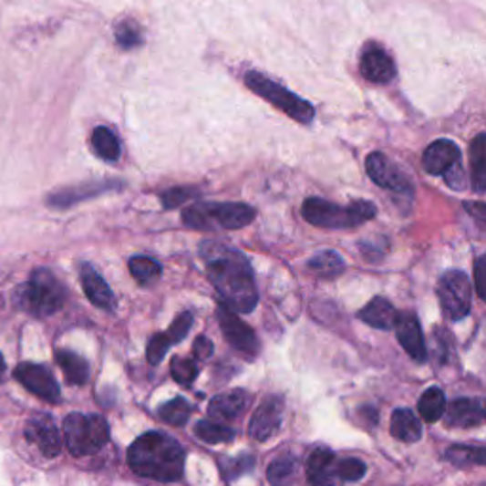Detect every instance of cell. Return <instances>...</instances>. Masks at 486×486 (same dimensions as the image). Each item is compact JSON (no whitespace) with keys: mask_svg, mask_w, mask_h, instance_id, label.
<instances>
[{"mask_svg":"<svg viewBox=\"0 0 486 486\" xmlns=\"http://www.w3.org/2000/svg\"><path fill=\"white\" fill-rule=\"evenodd\" d=\"M200 254L222 305L240 314L253 312L259 303V291L245 254L219 242H203Z\"/></svg>","mask_w":486,"mask_h":486,"instance_id":"6da1fadb","label":"cell"},{"mask_svg":"<svg viewBox=\"0 0 486 486\" xmlns=\"http://www.w3.org/2000/svg\"><path fill=\"white\" fill-rule=\"evenodd\" d=\"M128 464L139 477L173 482L184 473V450L170 435L149 431L128 449Z\"/></svg>","mask_w":486,"mask_h":486,"instance_id":"7a4b0ae2","label":"cell"},{"mask_svg":"<svg viewBox=\"0 0 486 486\" xmlns=\"http://www.w3.org/2000/svg\"><path fill=\"white\" fill-rule=\"evenodd\" d=\"M254 210L247 203H215L198 202L182 212L181 221L192 230H238L254 221Z\"/></svg>","mask_w":486,"mask_h":486,"instance_id":"3957f363","label":"cell"},{"mask_svg":"<svg viewBox=\"0 0 486 486\" xmlns=\"http://www.w3.org/2000/svg\"><path fill=\"white\" fill-rule=\"evenodd\" d=\"M303 217L319 228H354L377 217V205L370 202H354L336 205L323 198H308L303 203Z\"/></svg>","mask_w":486,"mask_h":486,"instance_id":"277c9868","label":"cell"},{"mask_svg":"<svg viewBox=\"0 0 486 486\" xmlns=\"http://www.w3.org/2000/svg\"><path fill=\"white\" fill-rule=\"evenodd\" d=\"M65 443L73 456H89L101 450L110 437L107 420L99 414H68L63 422Z\"/></svg>","mask_w":486,"mask_h":486,"instance_id":"5b68a950","label":"cell"},{"mask_svg":"<svg viewBox=\"0 0 486 486\" xmlns=\"http://www.w3.org/2000/svg\"><path fill=\"white\" fill-rule=\"evenodd\" d=\"M65 287L50 270H35L31 280L19 289V303L36 317H48L65 305Z\"/></svg>","mask_w":486,"mask_h":486,"instance_id":"8992f818","label":"cell"},{"mask_svg":"<svg viewBox=\"0 0 486 486\" xmlns=\"http://www.w3.org/2000/svg\"><path fill=\"white\" fill-rule=\"evenodd\" d=\"M245 84L254 91V94L261 96L268 103L275 105L277 109H282L287 117H291L293 120H296L300 124H310L314 120V117H315L314 107L308 101L295 96L293 91H289L282 84H277V82L266 78L264 75L253 73V71L245 75Z\"/></svg>","mask_w":486,"mask_h":486,"instance_id":"52a82bcc","label":"cell"},{"mask_svg":"<svg viewBox=\"0 0 486 486\" xmlns=\"http://www.w3.org/2000/svg\"><path fill=\"white\" fill-rule=\"evenodd\" d=\"M437 296L449 319L460 321L471 312L473 293L471 280L461 270H450L441 275L437 284Z\"/></svg>","mask_w":486,"mask_h":486,"instance_id":"ba28073f","label":"cell"},{"mask_svg":"<svg viewBox=\"0 0 486 486\" xmlns=\"http://www.w3.org/2000/svg\"><path fill=\"white\" fill-rule=\"evenodd\" d=\"M16 378L26 386L36 398L48 401V403H59L61 389L56 382L54 375L44 365L36 363H21L14 370Z\"/></svg>","mask_w":486,"mask_h":486,"instance_id":"9c48e42d","label":"cell"},{"mask_svg":"<svg viewBox=\"0 0 486 486\" xmlns=\"http://www.w3.org/2000/svg\"><path fill=\"white\" fill-rule=\"evenodd\" d=\"M217 317H219V326L222 329L224 338L234 346L236 350L247 354V356H254L259 352V340L254 336L253 329L243 323L234 310H230L224 305H219L217 308Z\"/></svg>","mask_w":486,"mask_h":486,"instance_id":"30bf717a","label":"cell"},{"mask_svg":"<svg viewBox=\"0 0 486 486\" xmlns=\"http://www.w3.org/2000/svg\"><path fill=\"white\" fill-rule=\"evenodd\" d=\"M282 416H284V401L280 398H268L261 403V407L254 410L251 424H249V435L251 439L259 443L268 441L272 435L277 433L282 426Z\"/></svg>","mask_w":486,"mask_h":486,"instance_id":"8fae6325","label":"cell"},{"mask_svg":"<svg viewBox=\"0 0 486 486\" xmlns=\"http://www.w3.org/2000/svg\"><path fill=\"white\" fill-rule=\"evenodd\" d=\"M367 173L373 179L380 189L391 191V192H405L408 191V179L401 173L399 168H396L382 152H370L365 160Z\"/></svg>","mask_w":486,"mask_h":486,"instance_id":"7c38bea8","label":"cell"},{"mask_svg":"<svg viewBox=\"0 0 486 486\" xmlns=\"http://www.w3.org/2000/svg\"><path fill=\"white\" fill-rule=\"evenodd\" d=\"M361 75L373 84H388L396 77V63L378 44H367L359 61Z\"/></svg>","mask_w":486,"mask_h":486,"instance_id":"4fadbf2b","label":"cell"},{"mask_svg":"<svg viewBox=\"0 0 486 486\" xmlns=\"http://www.w3.org/2000/svg\"><path fill=\"white\" fill-rule=\"evenodd\" d=\"M398 335L399 344L405 348V352L419 363H424L428 359V350H426V342L422 335L420 321L414 314L410 312H401L398 314L396 326H393Z\"/></svg>","mask_w":486,"mask_h":486,"instance_id":"5bb4252c","label":"cell"},{"mask_svg":"<svg viewBox=\"0 0 486 486\" xmlns=\"http://www.w3.org/2000/svg\"><path fill=\"white\" fill-rule=\"evenodd\" d=\"M26 435L46 458H56L61 452V433L50 416L46 414L35 416V419L27 424Z\"/></svg>","mask_w":486,"mask_h":486,"instance_id":"9a60e30c","label":"cell"},{"mask_svg":"<svg viewBox=\"0 0 486 486\" xmlns=\"http://www.w3.org/2000/svg\"><path fill=\"white\" fill-rule=\"evenodd\" d=\"M456 161H460V149L449 139L431 143L422 156V166L429 175H443Z\"/></svg>","mask_w":486,"mask_h":486,"instance_id":"2e32d148","label":"cell"},{"mask_svg":"<svg viewBox=\"0 0 486 486\" xmlns=\"http://www.w3.org/2000/svg\"><path fill=\"white\" fill-rule=\"evenodd\" d=\"M80 282L84 287L86 296L91 300V305H96L101 310H112L114 308V295L109 287V284L103 280L101 274L91 266V264H82L80 268Z\"/></svg>","mask_w":486,"mask_h":486,"instance_id":"e0dca14e","label":"cell"},{"mask_svg":"<svg viewBox=\"0 0 486 486\" xmlns=\"http://www.w3.org/2000/svg\"><path fill=\"white\" fill-rule=\"evenodd\" d=\"M443 416L450 428H477L484 422V407L479 399H456Z\"/></svg>","mask_w":486,"mask_h":486,"instance_id":"ac0fdd59","label":"cell"},{"mask_svg":"<svg viewBox=\"0 0 486 486\" xmlns=\"http://www.w3.org/2000/svg\"><path fill=\"white\" fill-rule=\"evenodd\" d=\"M398 310L393 308V305L389 300L382 298V296H375L370 303L359 312V319L367 326L375 327V329H382V331H389L396 326V319H398Z\"/></svg>","mask_w":486,"mask_h":486,"instance_id":"d6986e66","label":"cell"},{"mask_svg":"<svg viewBox=\"0 0 486 486\" xmlns=\"http://www.w3.org/2000/svg\"><path fill=\"white\" fill-rule=\"evenodd\" d=\"M306 475L312 484H331L336 477V458L329 449H315L308 458Z\"/></svg>","mask_w":486,"mask_h":486,"instance_id":"ffe728a7","label":"cell"},{"mask_svg":"<svg viewBox=\"0 0 486 486\" xmlns=\"http://www.w3.org/2000/svg\"><path fill=\"white\" fill-rule=\"evenodd\" d=\"M247 407V393L243 389H233L217 396L210 403V416L213 420H236Z\"/></svg>","mask_w":486,"mask_h":486,"instance_id":"44dd1931","label":"cell"},{"mask_svg":"<svg viewBox=\"0 0 486 486\" xmlns=\"http://www.w3.org/2000/svg\"><path fill=\"white\" fill-rule=\"evenodd\" d=\"M389 431L403 443H416L422 437V426L408 408L393 410Z\"/></svg>","mask_w":486,"mask_h":486,"instance_id":"7402d4cb","label":"cell"},{"mask_svg":"<svg viewBox=\"0 0 486 486\" xmlns=\"http://www.w3.org/2000/svg\"><path fill=\"white\" fill-rule=\"evenodd\" d=\"M57 365L61 367L63 375L67 378L68 384H75V386H84L89 378V365L84 357H80L78 354L71 352V350H59L56 354Z\"/></svg>","mask_w":486,"mask_h":486,"instance_id":"603a6c76","label":"cell"},{"mask_svg":"<svg viewBox=\"0 0 486 486\" xmlns=\"http://www.w3.org/2000/svg\"><path fill=\"white\" fill-rule=\"evenodd\" d=\"M445 408H447V399H445V393L441 388L433 386L422 393V398L419 401V412L428 424L441 420L443 414H445Z\"/></svg>","mask_w":486,"mask_h":486,"instance_id":"cb8c5ba5","label":"cell"},{"mask_svg":"<svg viewBox=\"0 0 486 486\" xmlns=\"http://www.w3.org/2000/svg\"><path fill=\"white\" fill-rule=\"evenodd\" d=\"M91 147H94L99 158L107 161H117L122 154L119 137L114 135L109 128H103V126L96 128L94 133H91Z\"/></svg>","mask_w":486,"mask_h":486,"instance_id":"d4e9b609","label":"cell"},{"mask_svg":"<svg viewBox=\"0 0 486 486\" xmlns=\"http://www.w3.org/2000/svg\"><path fill=\"white\" fill-rule=\"evenodd\" d=\"M471 182L477 192H484L486 182V135L479 133L471 143Z\"/></svg>","mask_w":486,"mask_h":486,"instance_id":"484cf974","label":"cell"},{"mask_svg":"<svg viewBox=\"0 0 486 486\" xmlns=\"http://www.w3.org/2000/svg\"><path fill=\"white\" fill-rule=\"evenodd\" d=\"M308 268L326 280H333V277L340 275L344 270V261L338 253L335 251H321L308 261Z\"/></svg>","mask_w":486,"mask_h":486,"instance_id":"4316f807","label":"cell"},{"mask_svg":"<svg viewBox=\"0 0 486 486\" xmlns=\"http://www.w3.org/2000/svg\"><path fill=\"white\" fill-rule=\"evenodd\" d=\"M445 458L450 464L458 468H468V466H484L486 460V450L482 447H450L445 454Z\"/></svg>","mask_w":486,"mask_h":486,"instance_id":"83f0119b","label":"cell"},{"mask_svg":"<svg viewBox=\"0 0 486 486\" xmlns=\"http://www.w3.org/2000/svg\"><path fill=\"white\" fill-rule=\"evenodd\" d=\"M194 433H196V437L202 439V441L212 443V445L228 443V441H233V439L236 437V431L233 428L217 424V422H210V420L198 422L196 428H194Z\"/></svg>","mask_w":486,"mask_h":486,"instance_id":"f1b7e54d","label":"cell"},{"mask_svg":"<svg viewBox=\"0 0 486 486\" xmlns=\"http://www.w3.org/2000/svg\"><path fill=\"white\" fill-rule=\"evenodd\" d=\"M129 272L135 277L137 284L150 285L160 277L161 266L154 259L143 257V254H141V257H131L129 259Z\"/></svg>","mask_w":486,"mask_h":486,"instance_id":"f546056e","label":"cell"},{"mask_svg":"<svg viewBox=\"0 0 486 486\" xmlns=\"http://www.w3.org/2000/svg\"><path fill=\"white\" fill-rule=\"evenodd\" d=\"M191 412H192V407L189 405L187 399L175 398L168 401L166 405H161L160 419L171 426H184L191 419Z\"/></svg>","mask_w":486,"mask_h":486,"instance_id":"4dcf8cb0","label":"cell"},{"mask_svg":"<svg viewBox=\"0 0 486 486\" xmlns=\"http://www.w3.org/2000/svg\"><path fill=\"white\" fill-rule=\"evenodd\" d=\"M296 471V460L293 456H282L268 466V481L274 484L287 482Z\"/></svg>","mask_w":486,"mask_h":486,"instance_id":"1f68e13d","label":"cell"},{"mask_svg":"<svg viewBox=\"0 0 486 486\" xmlns=\"http://www.w3.org/2000/svg\"><path fill=\"white\" fill-rule=\"evenodd\" d=\"M171 377L177 384L181 386H191L194 382V378L198 377V365L194 359H181L175 357L171 361Z\"/></svg>","mask_w":486,"mask_h":486,"instance_id":"d6a6232c","label":"cell"},{"mask_svg":"<svg viewBox=\"0 0 486 486\" xmlns=\"http://www.w3.org/2000/svg\"><path fill=\"white\" fill-rule=\"evenodd\" d=\"M367 473V466L357 458H346L336 464V477L346 482L361 481Z\"/></svg>","mask_w":486,"mask_h":486,"instance_id":"836d02e7","label":"cell"},{"mask_svg":"<svg viewBox=\"0 0 486 486\" xmlns=\"http://www.w3.org/2000/svg\"><path fill=\"white\" fill-rule=\"evenodd\" d=\"M170 346H173V344L170 342V338L166 336V333L154 335L149 340V344H147V359H149V363L156 367V365H160L161 361H164Z\"/></svg>","mask_w":486,"mask_h":486,"instance_id":"e575fe53","label":"cell"},{"mask_svg":"<svg viewBox=\"0 0 486 486\" xmlns=\"http://www.w3.org/2000/svg\"><path fill=\"white\" fill-rule=\"evenodd\" d=\"M192 321H194V317H192L191 312L179 314L175 317V321L171 323V327L166 331V336L170 338V342L171 344H179V342H182L184 338H187V335H189V331L192 327Z\"/></svg>","mask_w":486,"mask_h":486,"instance_id":"d590c367","label":"cell"},{"mask_svg":"<svg viewBox=\"0 0 486 486\" xmlns=\"http://www.w3.org/2000/svg\"><path fill=\"white\" fill-rule=\"evenodd\" d=\"M196 194H198L196 189H187V187L171 189V191L161 194V205H164L166 210H175V207H179L182 202L194 198Z\"/></svg>","mask_w":486,"mask_h":486,"instance_id":"8d00e7d4","label":"cell"},{"mask_svg":"<svg viewBox=\"0 0 486 486\" xmlns=\"http://www.w3.org/2000/svg\"><path fill=\"white\" fill-rule=\"evenodd\" d=\"M251 468H253V458L242 454V456H238L234 460H228L226 466L222 468V471H224L226 479H236V477H240L242 473H245Z\"/></svg>","mask_w":486,"mask_h":486,"instance_id":"74e56055","label":"cell"},{"mask_svg":"<svg viewBox=\"0 0 486 486\" xmlns=\"http://www.w3.org/2000/svg\"><path fill=\"white\" fill-rule=\"evenodd\" d=\"M445 181L450 189L454 191H464L466 189V175H464V170H461L460 161H456L454 166H450L445 173H443Z\"/></svg>","mask_w":486,"mask_h":486,"instance_id":"f35d334b","label":"cell"},{"mask_svg":"<svg viewBox=\"0 0 486 486\" xmlns=\"http://www.w3.org/2000/svg\"><path fill=\"white\" fill-rule=\"evenodd\" d=\"M213 356V342L207 336H198L194 342V357L198 361H205Z\"/></svg>","mask_w":486,"mask_h":486,"instance_id":"ab89813d","label":"cell"},{"mask_svg":"<svg viewBox=\"0 0 486 486\" xmlns=\"http://www.w3.org/2000/svg\"><path fill=\"white\" fill-rule=\"evenodd\" d=\"M119 42L124 46V48H131V46H135L139 42V33L137 29H131L128 23H124V26L120 27L119 31Z\"/></svg>","mask_w":486,"mask_h":486,"instance_id":"60d3db41","label":"cell"},{"mask_svg":"<svg viewBox=\"0 0 486 486\" xmlns=\"http://www.w3.org/2000/svg\"><path fill=\"white\" fill-rule=\"evenodd\" d=\"M484 264H486V257H479L477 263H475V291H477V296L481 300H484V285H482V275H484Z\"/></svg>","mask_w":486,"mask_h":486,"instance_id":"b9f144b4","label":"cell"},{"mask_svg":"<svg viewBox=\"0 0 486 486\" xmlns=\"http://www.w3.org/2000/svg\"><path fill=\"white\" fill-rule=\"evenodd\" d=\"M5 373H6V365H5V357H3V354H0V380H3Z\"/></svg>","mask_w":486,"mask_h":486,"instance_id":"7bdbcfd3","label":"cell"}]
</instances>
